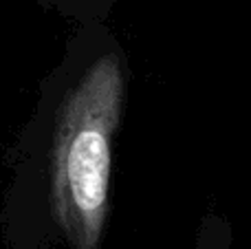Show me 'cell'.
<instances>
[{"mask_svg": "<svg viewBox=\"0 0 251 249\" xmlns=\"http://www.w3.org/2000/svg\"><path fill=\"white\" fill-rule=\"evenodd\" d=\"M126 93L117 38L104 25L77 26L4 159V249H104Z\"/></svg>", "mask_w": 251, "mask_h": 249, "instance_id": "obj_1", "label": "cell"}, {"mask_svg": "<svg viewBox=\"0 0 251 249\" xmlns=\"http://www.w3.org/2000/svg\"><path fill=\"white\" fill-rule=\"evenodd\" d=\"M49 11L60 13L62 18L75 20L82 25H104L108 13L117 4V0H35Z\"/></svg>", "mask_w": 251, "mask_h": 249, "instance_id": "obj_2", "label": "cell"}, {"mask_svg": "<svg viewBox=\"0 0 251 249\" xmlns=\"http://www.w3.org/2000/svg\"><path fill=\"white\" fill-rule=\"evenodd\" d=\"M229 247V229L218 216H207L199 232L194 249H227Z\"/></svg>", "mask_w": 251, "mask_h": 249, "instance_id": "obj_3", "label": "cell"}]
</instances>
